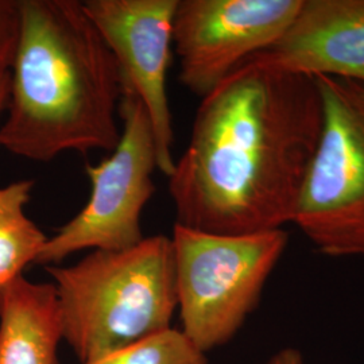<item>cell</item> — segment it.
I'll use <instances>...</instances> for the list:
<instances>
[{"instance_id":"6da1fadb","label":"cell","mask_w":364,"mask_h":364,"mask_svg":"<svg viewBox=\"0 0 364 364\" xmlns=\"http://www.w3.org/2000/svg\"><path fill=\"white\" fill-rule=\"evenodd\" d=\"M323 120L316 78L246 60L201 99L169 177L176 224L250 235L293 223Z\"/></svg>"},{"instance_id":"7a4b0ae2","label":"cell","mask_w":364,"mask_h":364,"mask_svg":"<svg viewBox=\"0 0 364 364\" xmlns=\"http://www.w3.org/2000/svg\"><path fill=\"white\" fill-rule=\"evenodd\" d=\"M19 16L0 147L37 162L114 151L123 80L82 3L19 0Z\"/></svg>"},{"instance_id":"3957f363","label":"cell","mask_w":364,"mask_h":364,"mask_svg":"<svg viewBox=\"0 0 364 364\" xmlns=\"http://www.w3.org/2000/svg\"><path fill=\"white\" fill-rule=\"evenodd\" d=\"M45 269L54 281L63 340L81 364L170 329L177 290L171 239L165 235Z\"/></svg>"},{"instance_id":"277c9868","label":"cell","mask_w":364,"mask_h":364,"mask_svg":"<svg viewBox=\"0 0 364 364\" xmlns=\"http://www.w3.org/2000/svg\"><path fill=\"white\" fill-rule=\"evenodd\" d=\"M170 239L181 332L207 353L230 343L258 308L289 235L207 234L174 224Z\"/></svg>"},{"instance_id":"5b68a950","label":"cell","mask_w":364,"mask_h":364,"mask_svg":"<svg viewBox=\"0 0 364 364\" xmlns=\"http://www.w3.org/2000/svg\"><path fill=\"white\" fill-rule=\"evenodd\" d=\"M314 78L323 99V130L293 223L326 255H364V87Z\"/></svg>"},{"instance_id":"8992f818","label":"cell","mask_w":364,"mask_h":364,"mask_svg":"<svg viewBox=\"0 0 364 364\" xmlns=\"http://www.w3.org/2000/svg\"><path fill=\"white\" fill-rule=\"evenodd\" d=\"M119 117L123 129L117 147L97 165H87V204L48 239L36 264H61L84 250L123 251L144 240L141 215L156 193V144L142 102L126 85Z\"/></svg>"},{"instance_id":"52a82bcc","label":"cell","mask_w":364,"mask_h":364,"mask_svg":"<svg viewBox=\"0 0 364 364\" xmlns=\"http://www.w3.org/2000/svg\"><path fill=\"white\" fill-rule=\"evenodd\" d=\"M302 0H178L173 50L180 82L200 99L284 36Z\"/></svg>"},{"instance_id":"ba28073f","label":"cell","mask_w":364,"mask_h":364,"mask_svg":"<svg viewBox=\"0 0 364 364\" xmlns=\"http://www.w3.org/2000/svg\"><path fill=\"white\" fill-rule=\"evenodd\" d=\"M84 11L111 49L123 85L149 115L156 166L168 178L174 171L173 122L168 73L173 57V22L178 0H87Z\"/></svg>"},{"instance_id":"9c48e42d","label":"cell","mask_w":364,"mask_h":364,"mask_svg":"<svg viewBox=\"0 0 364 364\" xmlns=\"http://www.w3.org/2000/svg\"><path fill=\"white\" fill-rule=\"evenodd\" d=\"M260 54L287 72L364 87V0H302L284 36Z\"/></svg>"},{"instance_id":"30bf717a","label":"cell","mask_w":364,"mask_h":364,"mask_svg":"<svg viewBox=\"0 0 364 364\" xmlns=\"http://www.w3.org/2000/svg\"><path fill=\"white\" fill-rule=\"evenodd\" d=\"M61 341L54 285L16 278L0 294V364H58Z\"/></svg>"},{"instance_id":"8fae6325","label":"cell","mask_w":364,"mask_h":364,"mask_svg":"<svg viewBox=\"0 0 364 364\" xmlns=\"http://www.w3.org/2000/svg\"><path fill=\"white\" fill-rule=\"evenodd\" d=\"M33 188V180L0 186V294L37 262L49 239L25 212Z\"/></svg>"},{"instance_id":"7c38bea8","label":"cell","mask_w":364,"mask_h":364,"mask_svg":"<svg viewBox=\"0 0 364 364\" xmlns=\"http://www.w3.org/2000/svg\"><path fill=\"white\" fill-rule=\"evenodd\" d=\"M87 364H208V359L181 331L170 328Z\"/></svg>"},{"instance_id":"4fadbf2b","label":"cell","mask_w":364,"mask_h":364,"mask_svg":"<svg viewBox=\"0 0 364 364\" xmlns=\"http://www.w3.org/2000/svg\"><path fill=\"white\" fill-rule=\"evenodd\" d=\"M19 0H0V76L10 72L19 38Z\"/></svg>"},{"instance_id":"5bb4252c","label":"cell","mask_w":364,"mask_h":364,"mask_svg":"<svg viewBox=\"0 0 364 364\" xmlns=\"http://www.w3.org/2000/svg\"><path fill=\"white\" fill-rule=\"evenodd\" d=\"M267 364H304V356L299 350L287 347L275 352Z\"/></svg>"},{"instance_id":"9a60e30c","label":"cell","mask_w":364,"mask_h":364,"mask_svg":"<svg viewBox=\"0 0 364 364\" xmlns=\"http://www.w3.org/2000/svg\"><path fill=\"white\" fill-rule=\"evenodd\" d=\"M10 72L0 76V117L1 112L6 111L7 108V102H9V96H10Z\"/></svg>"}]
</instances>
